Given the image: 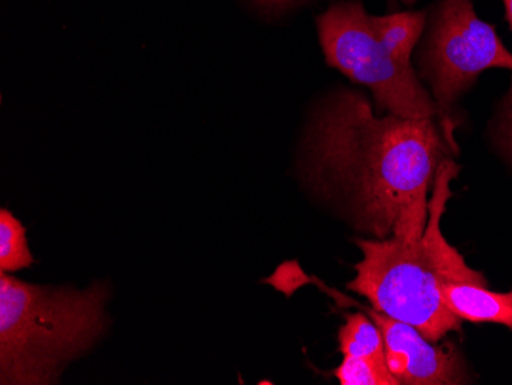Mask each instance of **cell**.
Wrapping results in <instances>:
<instances>
[{
	"mask_svg": "<svg viewBox=\"0 0 512 385\" xmlns=\"http://www.w3.org/2000/svg\"><path fill=\"white\" fill-rule=\"evenodd\" d=\"M448 152L433 120L376 117L362 94L341 89L313 111L302 166L316 191L350 200L361 228L416 243L428 220V191Z\"/></svg>",
	"mask_w": 512,
	"mask_h": 385,
	"instance_id": "obj_1",
	"label": "cell"
},
{
	"mask_svg": "<svg viewBox=\"0 0 512 385\" xmlns=\"http://www.w3.org/2000/svg\"><path fill=\"white\" fill-rule=\"evenodd\" d=\"M402 2H404V4H407V5H413L414 2H417V0H402Z\"/></svg>",
	"mask_w": 512,
	"mask_h": 385,
	"instance_id": "obj_16",
	"label": "cell"
},
{
	"mask_svg": "<svg viewBox=\"0 0 512 385\" xmlns=\"http://www.w3.org/2000/svg\"><path fill=\"white\" fill-rule=\"evenodd\" d=\"M333 298L345 300L352 306L367 313L384 336L385 361L391 375L399 384L407 385H450L465 384L462 359L453 344L433 346L416 327L394 320L379 312L375 307L362 306L356 301L347 300L345 295L332 289H325Z\"/></svg>",
	"mask_w": 512,
	"mask_h": 385,
	"instance_id": "obj_6",
	"label": "cell"
},
{
	"mask_svg": "<svg viewBox=\"0 0 512 385\" xmlns=\"http://www.w3.org/2000/svg\"><path fill=\"white\" fill-rule=\"evenodd\" d=\"M499 142L503 154L512 163V108L506 111L505 117H503L499 131Z\"/></svg>",
	"mask_w": 512,
	"mask_h": 385,
	"instance_id": "obj_14",
	"label": "cell"
},
{
	"mask_svg": "<svg viewBox=\"0 0 512 385\" xmlns=\"http://www.w3.org/2000/svg\"><path fill=\"white\" fill-rule=\"evenodd\" d=\"M355 241L364 257L355 266L356 278L347 284L348 290L367 298L379 312L416 327L431 343L459 332L462 320L445 306L440 293L445 280L421 240Z\"/></svg>",
	"mask_w": 512,
	"mask_h": 385,
	"instance_id": "obj_3",
	"label": "cell"
},
{
	"mask_svg": "<svg viewBox=\"0 0 512 385\" xmlns=\"http://www.w3.org/2000/svg\"><path fill=\"white\" fill-rule=\"evenodd\" d=\"M503 5H505L506 20H508L509 27L512 30V0H503Z\"/></svg>",
	"mask_w": 512,
	"mask_h": 385,
	"instance_id": "obj_15",
	"label": "cell"
},
{
	"mask_svg": "<svg viewBox=\"0 0 512 385\" xmlns=\"http://www.w3.org/2000/svg\"><path fill=\"white\" fill-rule=\"evenodd\" d=\"M333 375L341 385H399L387 364L370 358L344 356V361L336 367Z\"/></svg>",
	"mask_w": 512,
	"mask_h": 385,
	"instance_id": "obj_12",
	"label": "cell"
},
{
	"mask_svg": "<svg viewBox=\"0 0 512 385\" xmlns=\"http://www.w3.org/2000/svg\"><path fill=\"white\" fill-rule=\"evenodd\" d=\"M459 171L460 166L456 165L451 158H445L437 169L433 197L428 201V220L421 238L422 246L430 255L445 283H476L485 286V277L477 270L468 267L462 255L445 240L440 231V220L444 215L448 198L451 197V180L457 177Z\"/></svg>",
	"mask_w": 512,
	"mask_h": 385,
	"instance_id": "obj_7",
	"label": "cell"
},
{
	"mask_svg": "<svg viewBox=\"0 0 512 385\" xmlns=\"http://www.w3.org/2000/svg\"><path fill=\"white\" fill-rule=\"evenodd\" d=\"M421 65L433 88L437 109L447 114L483 71H512V54L496 28L477 16L471 0H440L431 16Z\"/></svg>",
	"mask_w": 512,
	"mask_h": 385,
	"instance_id": "obj_5",
	"label": "cell"
},
{
	"mask_svg": "<svg viewBox=\"0 0 512 385\" xmlns=\"http://www.w3.org/2000/svg\"><path fill=\"white\" fill-rule=\"evenodd\" d=\"M425 17H427V11H407V13L387 14V16H373L379 36L387 43L402 65L411 66V53L424 31Z\"/></svg>",
	"mask_w": 512,
	"mask_h": 385,
	"instance_id": "obj_9",
	"label": "cell"
},
{
	"mask_svg": "<svg viewBox=\"0 0 512 385\" xmlns=\"http://www.w3.org/2000/svg\"><path fill=\"white\" fill-rule=\"evenodd\" d=\"M440 293L445 306L460 320L512 329V292H493L476 283H444Z\"/></svg>",
	"mask_w": 512,
	"mask_h": 385,
	"instance_id": "obj_8",
	"label": "cell"
},
{
	"mask_svg": "<svg viewBox=\"0 0 512 385\" xmlns=\"http://www.w3.org/2000/svg\"><path fill=\"white\" fill-rule=\"evenodd\" d=\"M106 284L86 290L43 287L0 272V382L45 385L59 381L109 326Z\"/></svg>",
	"mask_w": 512,
	"mask_h": 385,
	"instance_id": "obj_2",
	"label": "cell"
},
{
	"mask_svg": "<svg viewBox=\"0 0 512 385\" xmlns=\"http://www.w3.org/2000/svg\"><path fill=\"white\" fill-rule=\"evenodd\" d=\"M252 7L264 11V13H283V11L290 10L296 5L306 2V0H244Z\"/></svg>",
	"mask_w": 512,
	"mask_h": 385,
	"instance_id": "obj_13",
	"label": "cell"
},
{
	"mask_svg": "<svg viewBox=\"0 0 512 385\" xmlns=\"http://www.w3.org/2000/svg\"><path fill=\"white\" fill-rule=\"evenodd\" d=\"M316 27L327 63L371 89L382 109L404 119H433L439 114L413 66L396 59L361 2L332 5L316 17Z\"/></svg>",
	"mask_w": 512,
	"mask_h": 385,
	"instance_id": "obj_4",
	"label": "cell"
},
{
	"mask_svg": "<svg viewBox=\"0 0 512 385\" xmlns=\"http://www.w3.org/2000/svg\"><path fill=\"white\" fill-rule=\"evenodd\" d=\"M34 263L27 231L8 209L0 211V272L11 274Z\"/></svg>",
	"mask_w": 512,
	"mask_h": 385,
	"instance_id": "obj_11",
	"label": "cell"
},
{
	"mask_svg": "<svg viewBox=\"0 0 512 385\" xmlns=\"http://www.w3.org/2000/svg\"><path fill=\"white\" fill-rule=\"evenodd\" d=\"M344 326L339 329V350L344 356L370 358L385 361L384 336L375 321L367 313L347 315Z\"/></svg>",
	"mask_w": 512,
	"mask_h": 385,
	"instance_id": "obj_10",
	"label": "cell"
}]
</instances>
